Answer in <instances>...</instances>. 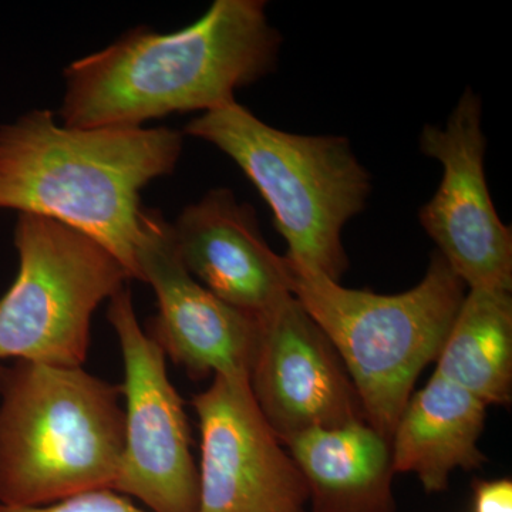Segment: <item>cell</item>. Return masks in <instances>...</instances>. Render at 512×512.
Wrapping results in <instances>:
<instances>
[{"label":"cell","instance_id":"6da1fadb","mask_svg":"<svg viewBox=\"0 0 512 512\" xmlns=\"http://www.w3.org/2000/svg\"><path fill=\"white\" fill-rule=\"evenodd\" d=\"M281 33L264 0H215L190 26L136 28L64 69L67 127H144L170 114L218 109L274 72Z\"/></svg>","mask_w":512,"mask_h":512},{"label":"cell","instance_id":"7a4b0ae2","mask_svg":"<svg viewBox=\"0 0 512 512\" xmlns=\"http://www.w3.org/2000/svg\"><path fill=\"white\" fill-rule=\"evenodd\" d=\"M184 134L168 127H67L52 110L0 126V210L92 238L138 279L141 191L173 174Z\"/></svg>","mask_w":512,"mask_h":512},{"label":"cell","instance_id":"3957f363","mask_svg":"<svg viewBox=\"0 0 512 512\" xmlns=\"http://www.w3.org/2000/svg\"><path fill=\"white\" fill-rule=\"evenodd\" d=\"M121 394L82 367L0 363V504L39 507L113 490L124 451Z\"/></svg>","mask_w":512,"mask_h":512},{"label":"cell","instance_id":"277c9868","mask_svg":"<svg viewBox=\"0 0 512 512\" xmlns=\"http://www.w3.org/2000/svg\"><path fill=\"white\" fill-rule=\"evenodd\" d=\"M284 259L289 291L348 369L367 424L390 443L417 377L443 348L467 286L439 252L420 284L397 295L345 288Z\"/></svg>","mask_w":512,"mask_h":512},{"label":"cell","instance_id":"5b68a950","mask_svg":"<svg viewBox=\"0 0 512 512\" xmlns=\"http://www.w3.org/2000/svg\"><path fill=\"white\" fill-rule=\"evenodd\" d=\"M227 154L261 192L288 258L339 282L349 261L342 231L365 210L372 175L346 137L302 136L264 123L237 100L184 128Z\"/></svg>","mask_w":512,"mask_h":512},{"label":"cell","instance_id":"8992f818","mask_svg":"<svg viewBox=\"0 0 512 512\" xmlns=\"http://www.w3.org/2000/svg\"><path fill=\"white\" fill-rule=\"evenodd\" d=\"M19 272L0 299V360L82 367L100 303L131 281L119 259L76 229L19 214Z\"/></svg>","mask_w":512,"mask_h":512},{"label":"cell","instance_id":"52a82bcc","mask_svg":"<svg viewBox=\"0 0 512 512\" xmlns=\"http://www.w3.org/2000/svg\"><path fill=\"white\" fill-rule=\"evenodd\" d=\"M124 360V451L113 490L140 498L154 512H198L200 477L183 402L168 379L165 355L141 329L126 286L107 311Z\"/></svg>","mask_w":512,"mask_h":512},{"label":"cell","instance_id":"ba28073f","mask_svg":"<svg viewBox=\"0 0 512 512\" xmlns=\"http://www.w3.org/2000/svg\"><path fill=\"white\" fill-rule=\"evenodd\" d=\"M420 150L443 165L436 194L421 207V227L468 289H512V229L495 210L485 177L483 104L468 87L446 126L427 124Z\"/></svg>","mask_w":512,"mask_h":512},{"label":"cell","instance_id":"9c48e42d","mask_svg":"<svg viewBox=\"0 0 512 512\" xmlns=\"http://www.w3.org/2000/svg\"><path fill=\"white\" fill-rule=\"evenodd\" d=\"M194 407L201 427L198 512H308L305 478L262 416L248 377L215 375Z\"/></svg>","mask_w":512,"mask_h":512},{"label":"cell","instance_id":"30bf717a","mask_svg":"<svg viewBox=\"0 0 512 512\" xmlns=\"http://www.w3.org/2000/svg\"><path fill=\"white\" fill-rule=\"evenodd\" d=\"M256 320L249 387L276 439L366 421L338 352L295 296Z\"/></svg>","mask_w":512,"mask_h":512},{"label":"cell","instance_id":"8fae6325","mask_svg":"<svg viewBox=\"0 0 512 512\" xmlns=\"http://www.w3.org/2000/svg\"><path fill=\"white\" fill-rule=\"evenodd\" d=\"M138 281L156 292L158 316L151 338L194 377H248L258 320L208 291L185 269L175 249L170 222L161 212L141 214Z\"/></svg>","mask_w":512,"mask_h":512},{"label":"cell","instance_id":"7c38bea8","mask_svg":"<svg viewBox=\"0 0 512 512\" xmlns=\"http://www.w3.org/2000/svg\"><path fill=\"white\" fill-rule=\"evenodd\" d=\"M170 225L185 269L232 308L258 319L292 295L284 256L266 244L254 208L228 188L208 191Z\"/></svg>","mask_w":512,"mask_h":512},{"label":"cell","instance_id":"4fadbf2b","mask_svg":"<svg viewBox=\"0 0 512 512\" xmlns=\"http://www.w3.org/2000/svg\"><path fill=\"white\" fill-rule=\"evenodd\" d=\"M284 444L308 485V512H396L390 443L366 421Z\"/></svg>","mask_w":512,"mask_h":512},{"label":"cell","instance_id":"5bb4252c","mask_svg":"<svg viewBox=\"0 0 512 512\" xmlns=\"http://www.w3.org/2000/svg\"><path fill=\"white\" fill-rule=\"evenodd\" d=\"M487 404L434 373L410 396L390 439L394 473H413L424 490L440 493L456 468L480 467L477 443Z\"/></svg>","mask_w":512,"mask_h":512},{"label":"cell","instance_id":"9a60e30c","mask_svg":"<svg viewBox=\"0 0 512 512\" xmlns=\"http://www.w3.org/2000/svg\"><path fill=\"white\" fill-rule=\"evenodd\" d=\"M436 360L437 375L487 406L510 403L511 292L470 289Z\"/></svg>","mask_w":512,"mask_h":512},{"label":"cell","instance_id":"2e32d148","mask_svg":"<svg viewBox=\"0 0 512 512\" xmlns=\"http://www.w3.org/2000/svg\"><path fill=\"white\" fill-rule=\"evenodd\" d=\"M0 512H144L111 490H92L64 498L57 504L18 507L0 504Z\"/></svg>","mask_w":512,"mask_h":512},{"label":"cell","instance_id":"e0dca14e","mask_svg":"<svg viewBox=\"0 0 512 512\" xmlns=\"http://www.w3.org/2000/svg\"><path fill=\"white\" fill-rule=\"evenodd\" d=\"M476 512H512L510 480L484 481L476 488Z\"/></svg>","mask_w":512,"mask_h":512}]
</instances>
